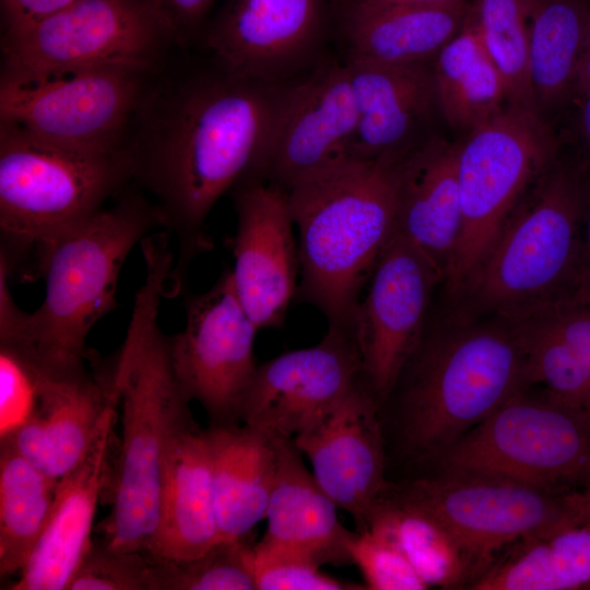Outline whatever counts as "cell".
Returning <instances> with one entry per match:
<instances>
[{
  "mask_svg": "<svg viewBox=\"0 0 590 590\" xmlns=\"http://www.w3.org/2000/svg\"><path fill=\"white\" fill-rule=\"evenodd\" d=\"M288 84L239 79L213 61L208 69L162 73L158 66L150 73L125 146L132 179L177 240L169 295L212 247L205 223L220 198L260 176Z\"/></svg>",
  "mask_w": 590,
  "mask_h": 590,
  "instance_id": "1",
  "label": "cell"
},
{
  "mask_svg": "<svg viewBox=\"0 0 590 590\" xmlns=\"http://www.w3.org/2000/svg\"><path fill=\"white\" fill-rule=\"evenodd\" d=\"M145 279L126 338L113 359L121 438L109 486L111 511L101 540L122 551H148L158 521L165 459L175 436L194 422L175 376L167 335L157 322L173 267L170 253L145 251Z\"/></svg>",
  "mask_w": 590,
  "mask_h": 590,
  "instance_id": "2",
  "label": "cell"
},
{
  "mask_svg": "<svg viewBox=\"0 0 590 590\" xmlns=\"http://www.w3.org/2000/svg\"><path fill=\"white\" fill-rule=\"evenodd\" d=\"M527 389L524 359L504 318L449 319L427 331L378 406L385 452L414 467L435 461L515 393Z\"/></svg>",
  "mask_w": 590,
  "mask_h": 590,
  "instance_id": "3",
  "label": "cell"
},
{
  "mask_svg": "<svg viewBox=\"0 0 590 590\" xmlns=\"http://www.w3.org/2000/svg\"><path fill=\"white\" fill-rule=\"evenodd\" d=\"M163 228L154 203L125 194L58 238L44 253L37 278L45 296L32 312L17 305L0 316V344L16 347L52 376L85 370L86 342L95 324L117 306L121 268L133 247Z\"/></svg>",
  "mask_w": 590,
  "mask_h": 590,
  "instance_id": "4",
  "label": "cell"
},
{
  "mask_svg": "<svg viewBox=\"0 0 590 590\" xmlns=\"http://www.w3.org/2000/svg\"><path fill=\"white\" fill-rule=\"evenodd\" d=\"M403 160H349L287 189L298 233L297 294L329 327L353 332L363 288L396 231Z\"/></svg>",
  "mask_w": 590,
  "mask_h": 590,
  "instance_id": "5",
  "label": "cell"
},
{
  "mask_svg": "<svg viewBox=\"0 0 590 590\" xmlns=\"http://www.w3.org/2000/svg\"><path fill=\"white\" fill-rule=\"evenodd\" d=\"M586 175L558 161L528 190L453 302L464 318H511L589 286L581 241Z\"/></svg>",
  "mask_w": 590,
  "mask_h": 590,
  "instance_id": "6",
  "label": "cell"
},
{
  "mask_svg": "<svg viewBox=\"0 0 590 590\" xmlns=\"http://www.w3.org/2000/svg\"><path fill=\"white\" fill-rule=\"evenodd\" d=\"M132 179L126 146L113 153L63 148L0 122L1 252L20 278H37L48 248L104 209Z\"/></svg>",
  "mask_w": 590,
  "mask_h": 590,
  "instance_id": "7",
  "label": "cell"
},
{
  "mask_svg": "<svg viewBox=\"0 0 590 590\" xmlns=\"http://www.w3.org/2000/svg\"><path fill=\"white\" fill-rule=\"evenodd\" d=\"M558 141L541 113L510 104L459 148L462 232L442 282L455 302L528 190L558 160Z\"/></svg>",
  "mask_w": 590,
  "mask_h": 590,
  "instance_id": "8",
  "label": "cell"
},
{
  "mask_svg": "<svg viewBox=\"0 0 590 590\" xmlns=\"http://www.w3.org/2000/svg\"><path fill=\"white\" fill-rule=\"evenodd\" d=\"M433 467L435 473L482 474L553 491H580L590 483V414L523 389Z\"/></svg>",
  "mask_w": 590,
  "mask_h": 590,
  "instance_id": "9",
  "label": "cell"
},
{
  "mask_svg": "<svg viewBox=\"0 0 590 590\" xmlns=\"http://www.w3.org/2000/svg\"><path fill=\"white\" fill-rule=\"evenodd\" d=\"M387 488L437 518L470 556L476 578L493 563L497 551L583 523L579 491L441 472L390 482Z\"/></svg>",
  "mask_w": 590,
  "mask_h": 590,
  "instance_id": "10",
  "label": "cell"
},
{
  "mask_svg": "<svg viewBox=\"0 0 590 590\" xmlns=\"http://www.w3.org/2000/svg\"><path fill=\"white\" fill-rule=\"evenodd\" d=\"M169 44L135 0H78L3 31L0 83L30 84L83 70H154Z\"/></svg>",
  "mask_w": 590,
  "mask_h": 590,
  "instance_id": "11",
  "label": "cell"
},
{
  "mask_svg": "<svg viewBox=\"0 0 590 590\" xmlns=\"http://www.w3.org/2000/svg\"><path fill=\"white\" fill-rule=\"evenodd\" d=\"M152 71L109 66L30 84L0 83V122L63 148L120 151Z\"/></svg>",
  "mask_w": 590,
  "mask_h": 590,
  "instance_id": "12",
  "label": "cell"
},
{
  "mask_svg": "<svg viewBox=\"0 0 590 590\" xmlns=\"http://www.w3.org/2000/svg\"><path fill=\"white\" fill-rule=\"evenodd\" d=\"M185 315L184 328L167 337L179 386L202 406L210 426L239 424L240 408L258 367L253 343L259 329L236 294L231 269L209 290L188 297Z\"/></svg>",
  "mask_w": 590,
  "mask_h": 590,
  "instance_id": "13",
  "label": "cell"
},
{
  "mask_svg": "<svg viewBox=\"0 0 590 590\" xmlns=\"http://www.w3.org/2000/svg\"><path fill=\"white\" fill-rule=\"evenodd\" d=\"M333 15L335 0H226L199 42L236 78L287 84L323 59Z\"/></svg>",
  "mask_w": 590,
  "mask_h": 590,
  "instance_id": "14",
  "label": "cell"
},
{
  "mask_svg": "<svg viewBox=\"0 0 590 590\" xmlns=\"http://www.w3.org/2000/svg\"><path fill=\"white\" fill-rule=\"evenodd\" d=\"M439 283L442 278L429 259L394 231L373 269L353 321L362 381L378 404L420 345Z\"/></svg>",
  "mask_w": 590,
  "mask_h": 590,
  "instance_id": "15",
  "label": "cell"
},
{
  "mask_svg": "<svg viewBox=\"0 0 590 590\" xmlns=\"http://www.w3.org/2000/svg\"><path fill=\"white\" fill-rule=\"evenodd\" d=\"M362 379L352 331L329 327L314 346L258 365L240 408V423L294 438L328 415Z\"/></svg>",
  "mask_w": 590,
  "mask_h": 590,
  "instance_id": "16",
  "label": "cell"
},
{
  "mask_svg": "<svg viewBox=\"0 0 590 590\" xmlns=\"http://www.w3.org/2000/svg\"><path fill=\"white\" fill-rule=\"evenodd\" d=\"M357 111L347 67L322 59L290 83L258 178L285 190L350 160Z\"/></svg>",
  "mask_w": 590,
  "mask_h": 590,
  "instance_id": "17",
  "label": "cell"
},
{
  "mask_svg": "<svg viewBox=\"0 0 590 590\" xmlns=\"http://www.w3.org/2000/svg\"><path fill=\"white\" fill-rule=\"evenodd\" d=\"M237 226L231 269L236 294L257 328H278L298 291V245L287 190L251 178L233 190Z\"/></svg>",
  "mask_w": 590,
  "mask_h": 590,
  "instance_id": "18",
  "label": "cell"
},
{
  "mask_svg": "<svg viewBox=\"0 0 590 590\" xmlns=\"http://www.w3.org/2000/svg\"><path fill=\"white\" fill-rule=\"evenodd\" d=\"M318 485L365 530L385 492L386 452L378 403L362 379L320 422L293 438Z\"/></svg>",
  "mask_w": 590,
  "mask_h": 590,
  "instance_id": "19",
  "label": "cell"
},
{
  "mask_svg": "<svg viewBox=\"0 0 590 590\" xmlns=\"http://www.w3.org/2000/svg\"><path fill=\"white\" fill-rule=\"evenodd\" d=\"M119 409L113 361L52 376L43 371L36 404L10 441L47 475L59 480L88 453L108 418Z\"/></svg>",
  "mask_w": 590,
  "mask_h": 590,
  "instance_id": "20",
  "label": "cell"
},
{
  "mask_svg": "<svg viewBox=\"0 0 590 590\" xmlns=\"http://www.w3.org/2000/svg\"><path fill=\"white\" fill-rule=\"evenodd\" d=\"M432 60L344 61L357 111L350 160L402 158L433 137L427 131L439 105Z\"/></svg>",
  "mask_w": 590,
  "mask_h": 590,
  "instance_id": "21",
  "label": "cell"
},
{
  "mask_svg": "<svg viewBox=\"0 0 590 590\" xmlns=\"http://www.w3.org/2000/svg\"><path fill=\"white\" fill-rule=\"evenodd\" d=\"M278 471L266 518L267 530L253 544V560L303 558L319 566L353 564L355 536L339 521L337 504L303 463L293 438L276 437Z\"/></svg>",
  "mask_w": 590,
  "mask_h": 590,
  "instance_id": "22",
  "label": "cell"
},
{
  "mask_svg": "<svg viewBox=\"0 0 590 590\" xmlns=\"http://www.w3.org/2000/svg\"><path fill=\"white\" fill-rule=\"evenodd\" d=\"M118 412L106 422L86 457L59 479L46 529L11 590H68L93 539L97 505L109 489Z\"/></svg>",
  "mask_w": 590,
  "mask_h": 590,
  "instance_id": "23",
  "label": "cell"
},
{
  "mask_svg": "<svg viewBox=\"0 0 590 590\" xmlns=\"http://www.w3.org/2000/svg\"><path fill=\"white\" fill-rule=\"evenodd\" d=\"M524 359L526 387L590 414V286L522 315L504 318Z\"/></svg>",
  "mask_w": 590,
  "mask_h": 590,
  "instance_id": "24",
  "label": "cell"
},
{
  "mask_svg": "<svg viewBox=\"0 0 590 590\" xmlns=\"http://www.w3.org/2000/svg\"><path fill=\"white\" fill-rule=\"evenodd\" d=\"M459 148L430 137L404 157L399 178L396 231L429 259L442 282L462 232Z\"/></svg>",
  "mask_w": 590,
  "mask_h": 590,
  "instance_id": "25",
  "label": "cell"
},
{
  "mask_svg": "<svg viewBox=\"0 0 590 590\" xmlns=\"http://www.w3.org/2000/svg\"><path fill=\"white\" fill-rule=\"evenodd\" d=\"M221 542L211 471L208 429L193 422L168 449L158 521L148 552L170 562L196 558Z\"/></svg>",
  "mask_w": 590,
  "mask_h": 590,
  "instance_id": "26",
  "label": "cell"
},
{
  "mask_svg": "<svg viewBox=\"0 0 590 590\" xmlns=\"http://www.w3.org/2000/svg\"><path fill=\"white\" fill-rule=\"evenodd\" d=\"M468 13L464 0L341 10L337 17L345 43L344 61L432 60L460 32Z\"/></svg>",
  "mask_w": 590,
  "mask_h": 590,
  "instance_id": "27",
  "label": "cell"
},
{
  "mask_svg": "<svg viewBox=\"0 0 590 590\" xmlns=\"http://www.w3.org/2000/svg\"><path fill=\"white\" fill-rule=\"evenodd\" d=\"M206 429L221 541L243 540L266 518L278 471L276 437L243 423Z\"/></svg>",
  "mask_w": 590,
  "mask_h": 590,
  "instance_id": "28",
  "label": "cell"
},
{
  "mask_svg": "<svg viewBox=\"0 0 590 590\" xmlns=\"http://www.w3.org/2000/svg\"><path fill=\"white\" fill-rule=\"evenodd\" d=\"M432 67L439 110L455 130L471 132L510 105L504 80L469 13Z\"/></svg>",
  "mask_w": 590,
  "mask_h": 590,
  "instance_id": "29",
  "label": "cell"
},
{
  "mask_svg": "<svg viewBox=\"0 0 590 590\" xmlns=\"http://www.w3.org/2000/svg\"><path fill=\"white\" fill-rule=\"evenodd\" d=\"M528 30L530 85L541 113L575 95L590 8L583 0H530Z\"/></svg>",
  "mask_w": 590,
  "mask_h": 590,
  "instance_id": "30",
  "label": "cell"
},
{
  "mask_svg": "<svg viewBox=\"0 0 590 590\" xmlns=\"http://www.w3.org/2000/svg\"><path fill=\"white\" fill-rule=\"evenodd\" d=\"M396 545L427 587L456 589L476 578L474 565L453 534L434 516L387 487L364 531Z\"/></svg>",
  "mask_w": 590,
  "mask_h": 590,
  "instance_id": "31",
  "label": "cell"
},
{
  "mask_svg": "<svg viewBox=\"0 0 590 590\" xmlns=\"http://www.w3.org/2000/svg\"><path fill=\"white\" fill-rule=\"evenodd\" d=\"M590 586V526L516 543L471 585L473 590H571Z\"/></svg>",
  "mask_w": 590,
  "mask_h": 590,
  "instance_id": "32",
  "label": "cell"
},
{
  "mask_svg": "<svg viewBox=\"0 0 590 590\" xmlns=\"http://www.w3.org/2000/svg\"><path fill=\"white\" fill-rule=\"evenodd\" d=\"M58 481L0 440V576L20 575L48 523Z\"/></svg>",
  "mask_w": 590,
  "mask_h": 590,
  "instance_id": "33",
  "label": "cell"
},
{
  "mask_svg": "<svg viewBox=\"0 0 590 590\" xmlns=\"http://www.w3.org/2000/svg\"><path fill=\"white\" fill-rule=\"evenodd\" d=\"M529 7L530 0H479L469 15L504 80L510 104L538 109L529 78Z\"/></svg>",
  "mask_w": 590,
  "mask_h": 590,
  "instance_id": "34",
  "label": "cell"
},
{
  "mask_svg": "<svg viewBox=\"0 0 590 590\" xmlns=\"http://www.w3.org/2000/svg\"><path fill=\"white\" fill-rule=\"evenodd\" d=\"M249 536L181 562L158 559L160 590H256Z\"/></svg>",
  "mask_w": 590,
  "mask_h": 590,
  "instance_id": "35",
  "label": "cell"
},
{
  "mask_svg": "<svg viewBox=\"0 0 590 590\" xmlns=\"http://www.w3.org/2000/svg\"><path fill=\"white\" fill-rule=\"evenodd\" d=\"M68 590H160L158 559L148 551H122L93 540Z\"/></svg>",
  "mask_w": 590,
  "mask_h": 590,
  "instance_id": "36",
  "label": "cell"
},
{
  "mask_svg": "<svg viewBox=\"0 0 590 590\" xmlns=\"http://www.w3.org/2000/svg\"><path fill=\"white\" fill-rule=\"evenodd\" d=\"M350 554L370 590H425L427 585L404 554L386 539L366 530L356 532Z\"/></svg>",
  "mask_w": 590,
  "mask_h": 590,
  "instance_id": "37",
  "label": "cell"
},
{
  "mask_svg": "<svg viewBox=\"0 0 590 590\" xmlns=\"http://www.w3.org/2000/svg\"><path fill=\"white\" fill-rule=\"evenodd\" d=\"M43 370L22 351L0 344V438L15 432L32 413Z\"/></svg>",
  "mask_w": 590,
  "mask_h": 590,
  "instance_id": "38",
  "label": "cell"
},
{
  "mask_svg": "<svg viewBox=\"0 0 590 590\" xmlns=\"http://www.w3.org/2000/svg\"><path fill=\"white\" fill-rule=\"evenodd\" d=\"M256 590H359L364 586L344 582L323 574L320 566L303 558L253 560Z\"/></svg>",
  "mask_w": 590,
  "mask_h": 590,
  "instance_id": "39",
  "label": "cell"
},
{
  "mask_svg": "<svg viewBox=\"0 0 590 590\" xmlns=\"http://www.w3.org/2000/svg\"><path fill=\"white\" fill-rule=\"evenodd\" d=\"M169 46L186 48L199 42L215 0H135Z\"/></svg>",
  "mask_w": 590,
  "mask_h": 590,
  "instance_id": "40",
  "label": "cell"
},
{
  "mask_svg": "<svg viewBox=\"0 0 590 590\" xmlns=\"http://www.w3.org/2000/svg\"><path fill=\"white\" fill-rule=\"evenodd\" d=\"M78 0H0L3 31L30 25Z\"/></svg>",
  "mask_w": 590,
  "mask_h": 590,
  "instance_id": "41",
  "label": "cell"
},
{
  "mask_svg": "<svg viewBox=\"0 0 590 590\" xmlns=\"http://www.w3.org/2000/svg\"><path fill=\"white\" fill-rule=\"evenodd\" d=\"M578 134L582 150V161L577 164L583 170H590V93L580 98Z\"/></svg>",
  "mask_w": 590,
  "mask_h": 590,
  "instance_id": "42",
  "label": "cell"
},
{
  "mask_svg": "<svg viewBox=\"0 0 590 590\" xmlns=\"http://www.w3.org/2000/svg\"><path fill=\"white\" fill-rule=\"evenodd\" d=\"M586 186L581 217V241L587 282L590 285V170H585Z\"/></svg>",
  "mask_w": 590,
  "mask_h": 590,
  "instance_id": "43",
  "label": "cell"
},
{
  "mask_svg": "<svg viewBox=\"0 0 590 590\" xmlns=\"http://www.w3.org/2000/svg\"><path fill=\"white\" fill-rule=\"evenodd\" d=\"M590 93V37L588 40L579 63L575 95L580 98Z\"/></svg>",
  "mask_w": 590,
  "mask_h": 590,
  "instance_id": "44",
  "label": "cell"
},
{
  "mask_svg": "<svg viewBox=\"0 0 590 590\" xmlns=\"http://www.w3.org/2000/svg\"><path fill=\"white\" fill-rule=\"evenodd\" d=\"M449 1H452V0H363L356 4H353L344 9H349V8L369 9V8H382V7L400 5V4H438V3L449 2ZM344 9H341V10H344Z\"/></svg>",
  "mask_w": 590,
  "mask_h": 590,
  "instance_id": "45",
  "label": "cell"
},
{
  "mask_svg": "<svg viewBox=\"0 0 590 590\" xmlns=\"http://www.w3.org/2000/svg\"><path fill=\"white\" fill-rule=\"evenodd\" d=\"M583 523L590 526V483L579 491Z\"/></svg>",
  "mask_w": 590,
  "mask_h": 590,
  "instance_id": "46",
  "label": "cell"
},
{
  "mask_svg": "<svg viewBox=\"0 0 590 590\" xmlns=\"http://www.w3.org/2000/svg\"><path fill=\"white\" fill-rule=\"evenodd\" d=\"M363 0H335L337 3V12L341 9L351 7L353 4H356Z\"/></svg>",
  "mask_w": 590,
  "mask_h": 590,
  "instance_id": "47",
  "label": "cell"
},
{
  "mask_svg": "<svg viewBox=\"0 0 590 590\" xmlns=\"http://www.w3.org/2000/svg\"><path fill=\"white\" fill-rule=\"evenodd\" d=\"M589 37H590V30H589Z\"/></svg>",
  "mask_w": 590,
  "mask_h": 590,
  "instance_id": "48",
  "label": "cell"
},
{
  "mask_svg": "<svg viewBox=\"0 0 590 590\" xmlns=\"http://www.w3.org/2000/svg\"><path fill=\"white\" fill-rule=\"evenodd\" d=\"M587 589H590V586Z\"/></svg>",
  "mask_w": 590,
  "mask_h": 590,
  "instance_id": "49",
  "label": "cell"
}]
</instances>
